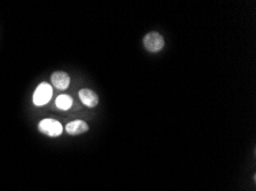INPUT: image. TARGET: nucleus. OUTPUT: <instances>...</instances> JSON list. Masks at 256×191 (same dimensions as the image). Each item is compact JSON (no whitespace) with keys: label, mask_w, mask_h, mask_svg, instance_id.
<instances>
[{"label":"nucleus","mask_w":256,"mask_h":191,"mask_svg":"<svg viewBox=\"0 0 256 191\" xmlns=\"http://www.w3.org/2000/svg\"><path fill=\"white\" fill-rule=\"evenodd\" d=\"M144 46L145 48L150 53H158L164 47V39L158 32H148L145 34V37L142 39Z\"/></svg>","instance_id":"obj_1"},{"label":"nucleus","mask_w":256,"mask_h":191,"mask_svg":"<svg viewBox=\"0 0 256 191\" xmlns=\"http://www.w3.org/2000/svg\"><path fill=\"white\" fill-rule=\"evenodd\" d=\"M53 94V88L50 84L48 83H42L38 85L36 91L34 93V104L37 105V107H40V105H44L50 102Z\"/></svg>","instance_id":"obj_2"},{"label":"nucleus","mask_w":256,"mask_h":191,"mask_svg":"<svg viewBox=\"0 0 256 191\" xmlns=\"http://www.w3.org/2000/svg\"><path fill=\"white\" fill-rule=\"evenodd\" d=\"M38 128H40V131L42 134L51 136V138H56V136L61 135L62 131H64L61 123L51 118L42 119L40 125H38Z\"/></svg>","instance_id":"obj_3"},{"label":"nucleus","mask_w":256,"mask_h":191,"mask_svg":"<svg viewBox=\"0 0 256 191\" xmlns=\"http://www.w3.org/2000/svg\"><path fill=\"white\" fill-rule=\"evenodd\" d=\"M78 95L80 101H82V103L88 108H94L99 103V96L94 91H92V89H80Z\"/></svg>","instance_id":"obj_4"},{"label":"nucleus","mask_w":256,"mask_h":191,"mask_svg":"<svg viewBox=\"0 0 256 191\" xmlns=\"http://www.w3.org/2000/svg\"><path fill=\"white\" fill-rule=\"evenodd\" d=\"M52 84L53 86L60 89V91H64V89H67L70 85V77L67 72L64 71H56L54 72L52 77Z\"/></svg>","instance_id":"obj_5"},{"label":"nucleus","mask_w":256,"mask_h":191,"mask_svg":"<svg viewBox=\"0 0 256 191\" xmlns=\"http://www.w3.org/2000/svg\"><path fill=\"white\" fill-rule=\"evenodd\" d=\"M88 131V125L84 120H74L67 124L66 126V132L70 135H80L84 134Z\"/></svg>","instance_id":"obj_6"},{"label":"nucleus","mask_w":256,"mask_h":191,"mask_svg":"<svg viewBox=\"0 0 256 191\" xmlns=\"http://www.w3.org/2000/svg\"><path fill=\"white\" fill-rule=\"evenodd\" d=\"M74 100L70 95L68 94H61L56 97V105L60 110H69L72 107Z\"/></svg>","instance_id":"obj_7"}]
</instances>
